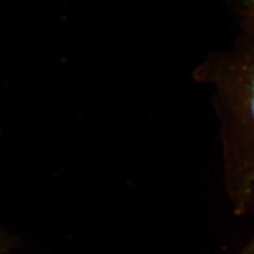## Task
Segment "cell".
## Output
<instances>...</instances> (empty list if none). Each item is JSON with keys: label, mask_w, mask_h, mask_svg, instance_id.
<instances>
[{"label": "cell", "mask_w": 254, "mask_h": 254, "mask_svg": "<svg viewBox=\"0 0 254 254\" xmlns=\"http://www.w3.org/2000/svg\"><path fill=\"white\" fill-rule=\"evenodd\" d=\"M249 103H250V110L254 122V72L252 75L250 82V91H249Z\"/></svg>", "instance_id": "obj_1"}, {"label": "cell", "mask_w": 254, "mask_h": 254, "mask_svg": "<svg viewBox=\"0 0 254 254\" xmlns=\"http://www.w3.org/2000/svg\"><path fill=\"white\" fill-rule=\"evenodd\" d=\"M251 1H252V2H254V0H251Z\"/></svg>", "instance_id": "obj_2"}]
</instances>
